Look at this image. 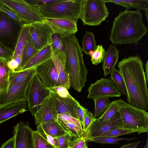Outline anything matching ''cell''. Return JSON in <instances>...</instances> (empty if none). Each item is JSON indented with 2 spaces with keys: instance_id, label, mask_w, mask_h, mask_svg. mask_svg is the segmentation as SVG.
I'll use <instances>...</instances> for the list:
<instances>
[{
  "instance_id": "13",
  "label": "cell",
  "mask_w": 148,
  "mask_h": 148,
  "mask_svg": "<svg viewBox=\"0 0 148 148\" xmlns=\"http://www.w3.org/2000/svg\"><path fill=\"white\" fill-rule=\"evenodd\" d=\"M87 98L93 99L96 98L120 97L121 94L113 81L110 78H102L95 83L91 84L87 90Z\"/></svg>"
},
{
  "instance_id": "8",
  "label": "cell",
  "mask_w": 148,
  "mask_h": 148,
  "mask_svg": "<svg viewBox=\"0 0 148 148\" xmlns=\"http://www.w3.org/2000/svg\"><path fill=\"white\" fill-rule=\"evenodd\" d=\"M24 24L0 11V43L14 52Z\"/></svg>"
},
{
  "instance_id": "53",
  "label": "cell",
  "mask_w": 148,
  "mask_h": 148,
  "mask_svg": "<svg viewBox=\"0 0 148 148\" xmlns=\"http://www.w3.org/2000/svg\"><path fill=\"white\" fill-rule=\"evenodd\" d=\"M148 138H147L146 145L145 146L144 148H148Z\"/></svg>"
},
{
  "instance_id": "26",
  "label": "cell",
  "mask_w": 148,
  "mask_h": 148,
  "mask_svg": "<svg viewBox=\"0 0 148 148\" xmlns=\"http://www.w3.org/2000/svg\"><path fill=\"white\" fill-rule=\"evenodd\" d=\"M29 25L24 24L22 27L12 58H22L23 50L29 37Z\"/></svg>"
},
{
  "instance_id": "41",
  "label": "cell",
  "mask_w": 148,
  "mask_h": 148,
  "mask_svg": "<svg viewBox=\"0 0 148 148\" xmlns=\"http://www.w3.org/2000/svg\"><path fill=\"white\" fill-rule=\"evenodd\" d=\"M0 11L5 14L10 18L17 21L25 24L22 19L15 13L8 8L0 4Z\"/></svg>"
},
{
  "instance_id": "14",
  "label": "cell",
  "mask_w": 148,
  "mask_h": 148,
  "mask_svg": "<svg viewBox=\"0 0 148 148\" xmlns=\"http://www.w3.org/2000/svg\"><path fill=\"white\" fill-rule=\"evenodd\" d=\"M36 73L42 82L49 89L62 86L58 73L52 59L36 67Z\"/></svg>"
},
{
  "instance_id": "34",
  "label": "cell",
  "mask_w": 148,
  "mask_h": 148,
  "mask_svg": "<svg viewBox=\"0 0 148 148\" xmlns=\"http://www.w3.org/2000/svg\"><path fill=\"white\" fill-rule=\"evenodd\" d=\"M32 68L19 71H13L10 70L9 80V85L15 84L22 81L30 73Z\"/></svg>"
},
{
  "instance_id": "1",
  "label": "cell",
  "mask_w": 148,
  "mask_h": 148,
  "mask_svg": "<svg viewBox=\"0 0 148 148\" xmlns=\"http://www.w3.org/2000/svg\"><path fill=\"white\" fill-rule=\"evenodd\" d=\"M123 79L130 105L146 111L148 110V90L143 63L137 56L125 58L117 66Z\"/></svg>"
},
{
  "instance_id": "30",
  "label": "cell",
  "mask_w": 148,
  "mask_h": 148,
  "mask_svg": "<svg viewBox=\"0 0 148 148\" xmlns=\"http://www.w3.org/2000/svg\"><path fill=\"white\" fill-rule=\"evenodd\" d=\"M110 74L111 79L114 83L119 91L121 94L127 96V92L125 83L119 70L115 68Z\"/></svg>"
},
{
  "instance_id": "6",
  "label": "cell",
  "mask_w": 148,
  "mask_h": 148,
  "mask_svg": "<svg viewBox=\"0 0 148 148\" xmlns=\"http://www.w3.org/2000/svg\"><path fill=\"white\" fill-rule=\"evenodd\" d=\"M103 0H83L80 18L84 25L98 26L108 17L109 13Z\"/></svg>"
},
{
  "instance_id": "20",
  "label": "cell",
  "mask_w": 148,
  "mask_h": 148,
  "mask_svg": "<svg viewBox=\"0 0 148 148\" xmlns=\"http://www.w3.org/2000/svg\"><path fill=\"white\" fill-rule=\"evenodd\" d=\"M26 101L13 103L0 107V126L8 119L26 111Z\"/></svg>"
},
{
  "instance_id": "29",
  "label": "cell",
  "mask_w": 148,
  "mask_h": 148,
  "mask_svg": "<svg viewBox=\"0 0 148 148\" xmlns=\"http://www.w3.org/2000/svg\"><path fill=\"white\" fill-rule=\"evenodd\" d=\"M51 45L53 54L65 53L64 37L54 33L51 36Z\"/></svg>"
},
{
  "instance_id": "23",
  "label": "cell",
  "mask_w": 148,
  "mask_h": 148,
  "mask_svg": "<svg viewBox=\"0 0 148 148\" xmlns=\"http://www.w3.org/2000/svg\"><path fill=\"white\" fill-rule=\"evenodd\" d=\"M58 120L62 127L69 135L72 146L82 135L83 130L82 125L72 121L58 119Z\"/></svg>"
},
{
  "instance_id": "3",
  "label": "cell",
  "mask_w": 148,
  "mask_h": 148,
  "mask_svg": "<svg viewBox=\"0 0 148 148\" xmlns=\"http://www.w3.org/2000/svg\"><path fill=\"white\" fill-rule=\"evenodd\" d=\"M64 40L71 87L79 92L85 86L88 73L82 48L75 34L64 37Z\"/></svg>"
},
{
  "instance_id": "51",
  "label": "cell",
  "mask_w": 148,
  "mask_h": 148,
  "mask_svg": "<svg viewBox=\"0 0 148 148\" xmlns=\"http://www.w3.org/2000/svg\"><path fill=\"white\" fill-rule=\"evenodd\" d=\"M145 73L146 77V79L147 82H148V61H147L145 64Z\"/></svg>"
},
{
  "instance_id": "42",
  "label": "cell",
  "mask_w": 148,
  "mask_h": 148,
  "mask_svg": "<svg viewBox=\"0 0 148 148\" xmlns=\"http://www.w3.org/2000/svg\"><path fill=\"white\" fill-rule=\"evenodd\" d=\"M22 58L17 57L12 58L8 62L7 65L10 69L13 71H18L21 64Z\"/></svg>"
},
{
  "instance_id": "19",
  "label": "cell",
  "mask_w": 148,
  "mask_h": 148,
  "mask_svg": "<svg viewBox=\"0 0 148 148\" xmlns=\"http://www.w3.org/2000/svg\"><path fill=\"white\" fill-rule=\"evenodd\" d=\"M58 73L62 86L69 89L71 84L66 53L53 54L52 58Z\"/></svg>"
},
{
  "instance_id": "48",
  "label": "cell",
  "mask_w": 148,
  "mask_h": 148,
  "mask_svg": "<svg viewBox=\"0 0 148 148\" xmlns=\"http://www.w3.org/2000/svg\"><path fill=\"white\" fill-rule=\"evenodd\" d=\"M14 142L13 137L3 143L0 148H14Z\"/></svg>"
},
{
  "instance_id": "10",
  "label": "cell",
  "mask_w": 148,
  "mask_h": 148,
  "mask_svg": "<svg viewBox=\"0 0 148 148\" xmlns=\"http://www.w3.org/2000/svg\"><path fill=\"white\" fill-rule=\"evenodd\" d=\"M50 92L42 82L36 73L29 86L26 94L28 110L34 116Z\"/></svg>"
},
{
  "instance_id": "17",
  "label": "cell",
  "mask_w": 148,
  "mask_h": 148,
  "mask_svg": "<svg viewBox=\"0 0 148 148\" xmlns=\"http://www.w3.org/2000/svg\"><path fill=\"white\" fill-rule=\"evenodd\" d=\"M45 19L44 21L51 27L54 33L64 37L75 34L78 31L77 21L50 18Z\"/></svg>"
},
{
  "instance_id": "47",
  "label": "cell",
  "mask_w": 148,
  "mask_h": 148,
  "mask_svg": "<svg viewBox=\"0 0 148 148\" xmlns=\"http://www.w3.org/2000/svg\"><path fill=\"white\" fill-rule=\"evenodd\" d=\"M86 141L85 138L82 136L70 148H88Z\"/></svg>"
},
{
  "instance_id": "45",
  "label": "cell",
  "mask_w": 148,
  "mask_h": 148,
  "mask_svg": "<svg viewBox=\"0 0 148 148\" xmlns=\"http://www.w3.org/2000/svg\"><path fill=\"white\" fill-rule=\"evenodd\" d=\"M49 89L54 91L61 97H72L69 93L68 89L62 86L55 87Z\"/></svg>"
},
{
  "instance_id": "21",
  "label": "cell",
  "mask_w": 148,
  "mask_h": 148,
  "mask_svg": "<svg viewBox=\"0 0 148 148\" xmlns=\"http://www.w3.org/2000/svg\"><path fill=\"white\" fill-rule=\"evenodd\" d=\"M53 55L50 43L39 51L19 71L36 67L51 58Z\"/></svg>"
},
{
  "instance_id": "28",
  "label": "cell",
  "mask_w": 148,
  "mask_h": 148,
  "mask_svg": "<svg viewBox=\"0 0 148 148\" xmlns=\"http://www.w3.org/2000/svg\"><path fill=\"white\" fill-rule=\"evenodd\" d=\"M39 51L35 48L29 37L23 50L21 62L18 71H20Z\"/></svg>"
},
{
  "instance_id": "44",
  "label": "cell",
  "mask_w": 148,
  "mask_h": 148,
  "mask_svg": "<svg viewBox=\"0 0 148 148\" xmlns=\"http://www.w3.org/2000/svg\"><path fill=\"white\" fill-rule=\"evenodd\" d=\"M63 0H25L27 2L38 6L42 5L53 4L62 1Z\"/></svg>"
},
{
  "instance_id": "52",
  "label": "cell",
  "mask_w": 148,
  "mask_h": 148,
  "mask_svg": "<svg viewBox=\"0 0 148 148\" xmlns=\"http://www.w3.org/2000/svg\"><path fill=\"white\" fill-rule=\"evenodd\" d=\"M145 15L146 17L147 18V20L148 21V8L147 7L145 10Z\"/></svg>"
},
{
  "instance_id": "11",
  "label": "cell",
  "mask_w": 148,
  "mask_h": 148,
  "mask_svg": "<svg viewBox=\"0 0 148 148\" xmlns=\"http://www.w3.org/2000/svg\"><path fill=\"white\" fill-rule=\"evenodd\" d=\"M122 121L118 111L107 122L103 121L98 118L92 122L88 130L83 134L82 136L86 141L99 137L103 133L110 130L116 128H122Z\"/></svg>"
},
{
  "instance_id": "40",
  "label": "cell",
  "mask_w": 148,
  "mask_h": 148,
  "mask_svg": "<svg viewBox=\"0 0 148 148\" xmlns=\"http://www.w3.org/2000/svg\"><path fill=\"white\" fill-rule=\"evenodd\" d=\"M130 3L132 8H134L137 11L140 12L142 10H144L148 5V0H125Z\"/></svg>"
},
{
  "instance_id": "18",
  "label": "cell",
  "mask_w": 148,
  "mask_h": 148,
  "mask_svg": "<svg viewBox=\"0 0 148 148\" xmlns=\"http://www.w3.org/2000/svg\"><path fill=\"white\" fill-rule=\"evenodd\" d=\"M34 116L37 126L58 120V114L48 96L44 99Z\"/></svg>"
},
{
  "instance_id": "16",
  "label": "cell",
  "mask_w": 148,
  "mask_h": 148,
  "mask_svg": "<svg viewBox=\"0 0 148 148\" xmlns=\"http://www.w3.org/2000/svg\"><path fill=\"white\" fill-rule=\"evenodd\" d=\"M33 130L28 122H19L13 127L14 148H34L33 136Z\"/></svg>"
},
{
  "instance_id": "4",
  "label": "cell",
  "mask_w": 148,
  "mask_h": 148,
  "mask_svg": "<svg viewBox=\"0 0 148 148\" xmlns=\"http://www.w3.org/2000/svg\"><path fill=\"white\" fill-rule=\"evenodd\" d=\"M118 111L122 121V129L137 132H148V113L135 107L123 100L117 99Z\"/></svg>"
},
{
  "instance_id": "37",
  "label": "cell",
  "mask_w": 148,
  "mask_h": 148,
  "mask_svg": "<svg viewBox=\"0 0 148 148\" xmlns=\"http://www.w3.org/2000/svg\"><path fill=\"white\" fill-rule=\"evenodd\" d=\"M96 118L92 112L85 108L82 125L83 133L88 130L92 122Z\"/></svg>"
},
{
  "instance_id": "2",
  "label": "cell",
  "mask_w": 148,
  "mask_h": 148,
  "mask_svg": "<svg viewBox=\"0 0 148 148\" xmlns=\"http://www.w3.org/2000/svg\"><path fill=\"white\" fill-rule=\"evenodd\" d=\"M147 32L141 13L126 10L120 12L113 20L109 40L115 46L132 43L136 45Z\"/></svg>"
},
{
  "instance_id": "35",
  "label": "cell",
  "mask_w": 148,
  "mask_h": 148,
  "mask_svg": "<svg viewBox=\"0 0 148 148\" xmlns=\"http://www.w3.org/2000/svg\"><path fill=\"white\" fill-rule=\"evenodd\" d=\"M118 111L117 100H116L109 103L103 114L98 118L103 121L107 122Z\"/></svg>"
},
{
  "instance_id": "46",
  "label": "cell",
  "mask_w": 148,
  "mask_h": 148,
  "mask_svg": "<svg viewBox=\"0 0 148 148\" xmlns=\"http://www.w3.org/2000/svg\"><path fill=\"white\" fill-rule=\"evenodd\" d=\"M105 3H112L117 5H121L127 10L130 9L132 7L130 4L127 2L125 0H103Z\"/></svg>"
},
{
  "instance_id": "9",
  "label": "cell",
  "mask_w": 148,
  "mask_h": 148,
  "mask_svg": "<svg viewBox=\"0 0 148 148\" xmlns=\"http://www.w3.org/2000/svg\"><path fill=\"white\" fill-rule=\"evenodd\" d=\"M36 73V67L33 68L22 81L9 85L7 92L0 94V107L13 103L27 101L26 94L29 86Z\"/></svg>"
},
{
  "instance_id": "33",
  "label": "cell",
  "mask_w": 148,
  "mask_h": 148,
  "mask_svg": "<svg viewBox=\"0 0 148 148\" xmlns=\"http://www.w3.org/2000/svg\"><path fill=\"white\" fill-rule=\"evenodd\" d=\"M106 51L102 45H99L96 50L94 52L90 53V56L91 57V60L92 64L94 65H97L102 62L104 60Z\"/></svg>"
},
{
  "instance_id": "50",
  "label": "cell",
  "mask_w": 148,
  "mask_h": 148,
  "mask_svg": "<svg viewBox=\"0 0 148 148\" xmlns=\"http://www.w3.org/2000/svg\"><path fill=\"white\" fill-rule=\"evenodd\" d=\"M140 142V141H138L135 143L123 145L120 148H136Z\"/></svg>"
},
{
  "instance_id": "43",
  "label": "cell",
  "mask_w": 148,
  "mask_h": 148,
  "mask_svg": "<svg viewBox=\"0 0 148 148\" xmlns=\"http://www.w3.org/2000/svg\"><path fill=\"white\" fill-rule=\"evenodd\" d=\"M14 52L0 43V58H4L8 61L12 58Z\"/></svg>"
},
{
  "instance_id": "36",
  "label": "cell",
  "mask_w": 148,
  "mask_h": 148,
  "mask_svg": "<svg viewBox=\"0 0 148 148\" xmlns=\"http://www.w3.org/2000/svg\"><path fill=\"white\" fill-rule=\"evenodd\" d=\"M137 138H119L117 137H99L94 138H92L90 141L97 143L100 144H120L118 143L119 141L124 140L128 141H131Z\"/></svg>"
},
{
  "instance_id": "5",
  "label": "cell",
  "mask_w": 148,
  "mask_h": 148,
  "mask_svg": "<svg viewBox=\"0 0 148 148\" xmlns=\"http://www.w3.org/2000/svg\"><path fill=\"white\" fill-rule=\"evenodd\" d=\"M83 0H63L55 3L37 6L45 18L71 20L80 18Z\"/></svg>"
},
{
  "instance_id": "7",
  "label": "cell",
  "mask_w": 148,
  "mask_h": 148,
  "mask_svg": "<svg viewBox=\"0 0 148 148\" xmlns=\"http://www.w3.org/2000/svg\"><path fill=\"white\" fill-rule=\"evenodd\" d=\"M0 4L15 13L25 24L30 25L45 20L38 8L25 0H0Z\"/></svg>"
},
{
  "instance_id": "15",
  "label": "cell",
  "mask_w": 148,
  "mask_h": 148,
  "mask_svg": "<svg viewBox=\"0 0 148 148\" xmlns=\"http://www.w3.org/2000/svg\"><path fill=\"white\" fill-rule=\"evenodd\" d=\"M50 93L48 96L58 114L67 113L77 119V112L81 105L73 97H61L52 90L49 89Z\"/></svg>"
},
{
  "instance_id": "12",
  "label": "cell",
  "mask_w": 148,
  "mask_h": 148,
  "mask_svg": "<svg viewBox=\"0 0 148 148\" xmlns=\"http://www.w3.org/2000/svg\"><path fill=\"white\" fill-rule=\"evenodd\" d=\"M54 33L51 27L44 21L29 25V37L38 51L51 43V36Z\"/></svg>"
},
{
  "instance_id": "31",
  "label": "cell",
  "mask_w": 148,
  "mask_h": 148,
  "mask_svg": "<svg viewBox=\"0 0 148 148\" xmlns=\"http://www.w3.org/2000/svg\"><path fill=\"white\" fill-rule=\"evenodd\" d=\"M93 100L95 104L94 115L98 118L103 114L110 101L108 98H96Z\"/></svg>"
},
{
  "instance_id": "39",
  "label": "cell",
  "mask_w": 148,
  "mask_h": 148,
  "mask_svg": "<svg viewBox=\"0 0 148 148\" xmlns=\"http://www.w3.org/2000/svg\"><path fill=\"white\" fill-rule=\"evenodd\" d=\"M57 148H70L71 145V138L68 133L57 137Z\"/></svg>"
},
{
  "instance_id": "49",
  "label": "cell",
  "mask_w": 148,
  "mask_h": 148,
  "mask_svg": "<svg viewBox=\"0 0 148 148\" xmlns=\"http://www.w3.org/2000/svg\"><path fill=\"white\" fill-rule=\"evenodd\" d=\"M85 108L81 105L78 108L77 112V119L80 121L82 126L83 124L84 110Z\"/></svg>"
},
{
  "instance_id": "38",
  "label": "cell",
  "mask_w": 148,
  "mask_h": 148,
  "mask_svg": "<svg viewBox=\"0 0 148 148\" xmlns=\"http://www.w3.org/2000/svg\"><path fill=\"white\" fill-rule=\"evenodd\" d=\"M134 133L132 131L121 128H116L110 130L106 132L99 137H117L120 136L130 134Z\"/></svg>"
},
{
  "instance_id": "25",
  "label": "cell",
  "mask_w": 148,
  "mask_h": 148,
  "mask_svg": "<svg viewBox=\"0 0 148 148\" xmlns=\"http://www.w3.org/2000/svg\"><path fill=\"white\" fill-rule=\"evenodd\" d=\"M8 61L0 58V94L6 93L8 88L10 70L7 65Z\"/></svg>"
},
{
  "instance_id": "32",
  "label": "cell",
  "mask_w": 148,
  "mask_h": 148,
  "mask_svg": "<svg viewBox=\"0 0 148 148\" xmlns=\"http://www.w3.org/2000/svg\"><path fill=\"white\" fill-rule=\"evenodd\" d=\"M33 136L34 148H56L44 138L37 130L33 131Z\"/></svg>"
},
{
  "instance_id": "24",
  "label": "cell",
  "mask_w": 148,
  "mask_h": 148,
  "mask_svg": "<svg viewBox=\"0 0 148 148\" xmlns=\"http://www.w3.org/2000/svg\"><path fill=\"white\" fill-rule=\"evenodd\" d=\"M37 130L43 131L53 138L64 135L67 133L63 129L58 120L42 123L37 126Z\"/></svg>"
},
{
  "instance_id": "22",
  "label": "cell",
  "mask_w": 148,
  "mask_h": 148,
  "mask_svg": "<svg viewBox=\"0 0 148 148\" xmlns=\"http://www.w3.org/2000/svg\"><path fill=\"white\" fill-rule=\"evenodd\" d=\"M120 51L115 46L110 45L108 49L102 62V69L105 77L110 74L115 66L119 59Z\"/></svg>"
},
{
  "instance_id": "27",
  "label": "cell",
  "mask_w": 148,
  "mask_h": 148,
  "mask_svg": "<svg viewBox=\"0 0 148 148\" xmlns=\"http://www.w3.org/2000/svg\"><path fill=\"white\" fill-rule=\"evenodd\" d=\"M82 50L86 55L90 56L91 52H94L96 49L97 45L93 32L86 31L82 41Z\"/></svg>"
}]
</instances>
